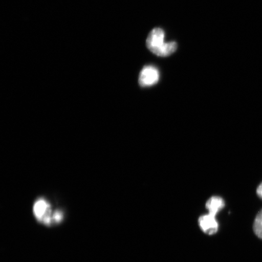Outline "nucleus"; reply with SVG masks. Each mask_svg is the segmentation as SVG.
Here are the masks:
<instances>
[{
  "label": "nucleus",
  "mask_w": 262,
  "mask_h": 262,
  "mask_svg": "<svg viewBox=\"0 0 262 262\" xmlns=\"http://www.w3.org/2000/svg\"><path fill=\"white\" fill-rule=\"evenodd\" d=\"M257 194L260 199H262V183L258 186L257 189Z\"/></svg>",
  "instance_id": "7"
},
{
  "label": "nucleus",
  "mask_w": 262,
  "mask_h": 262,
  "mask_svg": "<svg viewBox=\"0 0 262 262\" xmlns=\"http://www.w3.org/2000/svg\"><path fill=\"white\" fill-rule=\"evenodd\" d=\"M224 199L218 196H213L209 199L206 204V208L209 213L213 215H217V213L224 208Z\"/></svg>",
  "instance_id": "5"
},
{
  "label": "nucleus",
  "mask_w": 262,
  "mask_h": 262,
  "mask_svg": "<svg viewBox=\"0 0 262 262\" xmlns=\"http://www.w3.org/2000/svg\"><path fill=\"white\" fill-rule=\"evenodd\" d=\"M160 79V73L153 66L144 67L140 74L139 84L142 87H149L156 84Z\"/></svg>",
  "instance_id": "3"
},
{
  "label": "nucleus",
  "mask_w": 262,
  "mask_h": 262,
  "mask_svg": "<svg viewBox=\"0 0 262 262\" xmlns=\"http://www.w3.org/2000/svg\"><path fill=\"white\" fill-rule=\"evenodd\" d=\"M253 229L255 235L262 239V209L255 219Z\"/></svg>",
  "instance_id": "6"
},
{
  "label": "nucleus",
  "mask_w": 262,
  "mask_h": 262,
  "mask_svg": "<svg viewBox=\"0 0 262 262\" xmlns=\"http://www.w3.org/2000/svg\"><path fill=\"white\" fill-rule=\"evenodd\" d=\"M34 213L35 217L45 224H51L53 221L54 214L52 215L51 206L44 199H39L35 202Z\"/></svg>",
  "instance_id": "2"
},
{
  "label": "nucleus",
  "mask_w": 262,
  "mask_h": 262,
  "mask_svg": "<svg viewBox=\"0 0 262 262\" xmlns=\"http://www.w3.org/2000/svg\"><path fill=\"white\" fill-rule=\"evenodd\" d=\"M215 215L208 213L201 216L199 219L200 227L206 234L212 235L216 233L219 229V224Z\"/></svg>",
  "instance_id": "4"
},
{
  "label": "nucleus",
  "mask_w": 262,
  "mask_h": 262,
  "mask_svg": "<svg viewBox=\"0 0 262 262\" xmlns=\"http://www.w3.org/2000/svg\"><path fill=\"white\" fill-rule=\"evenodd\" d=\"M165 32L161 28H155L149 33L146 40V47L157 56H169L176 51L178 45L176 42H164Z\"/></svg>",
  "instance_id": "1"
}]
</instances>
